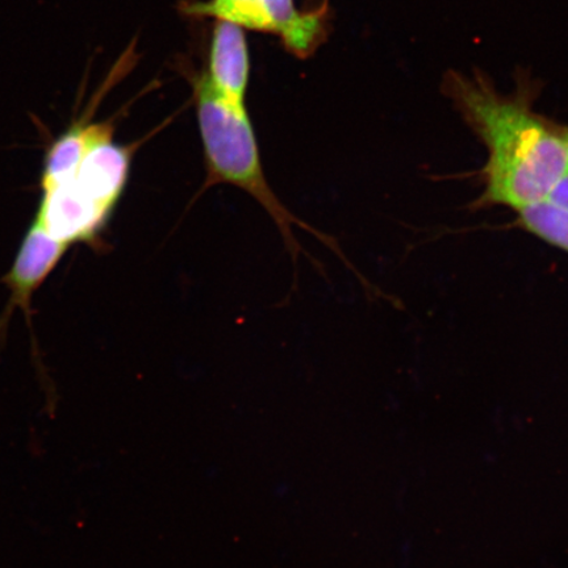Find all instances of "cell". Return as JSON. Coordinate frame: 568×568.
I'll return each mask as SVG.
<instances>
[{
    "mask_svg": "<svg viewBox=\"0 0 568 568\" xmlns=\"http://www.w3.org/2000/svg\"><path fill=\"white\" fill-rule=\"evenodd\" d=\"M447 88L488 149L486 201L516 211L546 201L568 175V149L558 128L480 80L453 74Z\"/></svg>",
    "mask_w": 568,
    "mask_h": 568,
    "instance_id": "obj_1",
    "label": "cell"
},
{
    "mask_svg": "<svg viewBox=\"0 0 568 568\" xmlns=\"http://www.w3.org/2000/svg\"><path fill=\"white\" fill-rule=\"evenodd\" d=\"M199 131H201L207 180L203 190L219 183H229L246 191L278 226L288 251L296 255L300 244L293 225L315 233L275 196L262 168L257 139L245 106L226 101L213 89L207 74L195 84Z\"/></svg>",
    "mask_w": 568,
    "mask_h": 568,
    "instance_id": "obj_2",
    "label": "cell"
},
{
    "mask_svg": "<svg viewBox=\"0 0 568 568\" xmlns=\"http://www.w3.org/2000/svg\"><path fill=\"white\" fill-rule=\"evenodd\" d=\"M184 11L280 36L288 51L303 59L316 51L325 34L324 11L303 12L296 9L295 0H205L189 4Z\"/></svg>",
    "mask_w": 568,
    "mask_h": 568,
    "instance_id": "obj_3",
    "label": "cell"
},
{
    "mask_svg": "<svg viewBox=\"0 0 568 568\" xmlns=\"http://www.w3.org/2000/svg\"><path fill=\"white\" fill-rule=\"evenodd\" d=\"M109 216V212L91 202L73 183L67 182L42 191L34 222L69 246L94 241Z\"/></svg>",
    "mask_w": 568,
    "mask_h": 568,
    "instance_id": "obj_4",
    "label": "cell"
},
{
    "mask_svg": "<svg viewBox=\"0 0 568 568\" xmlns=\"http://www.w3.org/2000/svg\"><path fill=\"white\" fill-rule=\"evenodd\" d=\"M115 130L89 148L73 180L69 181L99 207L111 213L126 186L133 148L113 142Z\"/></svg>",
    "mask_w": 568,
    "mask_h": 568,
    "instance_id": "obj_5",
    "label": "cell"
},
{
    "mask_svg": "<svg viewBox=\"0 0 568 568\" xmlns=\"http://www.w3.org/2000/svg\"><path fill=\"white\" fill-rule=\"evenodd\" d=\"M67 244L60 243L36 222L21 243L16 262L4 282L11 291L9 310L20 307L30 315L32 296L45 282L65 254Z\"/></svg>",
    "mask_w": 568,
    "mask_h": 568,
    "instance_id": "obj_6",
    "label": "cell"
},
{
    "mask_svg": "<svg viewBox=\"0 0 568 568\" xmlns=\"http://www.w3.org/2000/svg\"><path fill=\"white\" fill-rule=\"evenodd\" d=\"M205 74L226 101L245 106L251 62L244 28L217 20L211 42L210 70Z\"/></svg>",
    "mask_w": 568,
    "mask_h": 568,
    "instance_id": "obj_7",
    "label": "cell"
},
{
    "mask_svg": "<svg viewBox=\"0 0 568 568\" xmlns=\"http://www.w3.org/2000/svg\"><path fill=\"white\" fill-rule=\"evenodd\" d=\"M112 130L115 126L110 122L89 124L84 119L82 123L70 126L53 142L45 155L41 174L42 191L73 180L89 148Z\"/></svg>",
    "mask_w": 568,
    "mask_h": 568,
    "instance_id": "obj_8",
    "label": "cell"
},
{
    "mask_svg": "<svg viewBox=\"0 0 568 568\" xmlns=\"http://www.w3.org/2000/svg\"><path fill=\"white\" fill-rule=\"evenodd\" d=\"M520 223L525 230L550 245L568 252V210L546 201L531 204L520 211Z\"/></svg>",
    "mask_w": 568,
    "mask_h": 568,
    "instance_id": "obj_9",
    "label": "cell"
},
{
    "mask_svg": "<svg viewBox=\"0 0 568 568\" xmlns=\"http://www.w3.org/2000/svg\"><path fill=\"white\" fill-rule=\"evenodd\" d=\"M548 201L568 210V175L554 187Z\"/></svg>",
    "mask_w": 568,
    "mask_h": 568,
    "instance_id": "obj_10",
    "label": "cell"
},
{
    "mask_svg": "<svg viewBox=\"0 0 568 568\" xmlns=\"http://www.w3.org/2000/svg\"><path fill=\"white\" fill-rule=\"evenodd\" d=\"M560 134H562V138L566 142L567 149H568V128H564V130H559Z\"/></svg>",
    "mask_w": 568,
    "mask_h": 568,
    "instance_id": "obj_11",
    "label": "cell"
}]
</instances>
